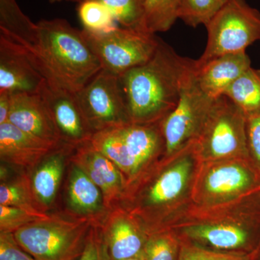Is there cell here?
Wrapping results in <instances>:
<instances>
[{"label":"cell","instance_id":"d590c367","mask_svg":"<svg viewBox=\"0 0 260 260\" xmlns=\"http://www.w3.org/2000/svg\"><path fill=\"white\" fill-rule=\"evenodd\" d=\"M124 260H145L144 256L142 254L141 255L135 256V257L129 258V259Z\"/></svg>","mask_w":260,"mask_h":260},{"label":"cell","instance_id":"4316f807","mask_svg":"<svg viewBox=\"0 0 260 260\" xmlns=\"http://www.w3.org/2000/svg\"><path fill=\"white\" fill-rule=\"evenodd\" d=\"M227 0H180L179 19L192 28L206 25Z\"/></svg>","mask_w":260,"mask_h":260},{"label":"cell","instance_id":"836d02e7","mask_svg":"<svg viewBox=\"0 0 260 260\" xmlns=\"http://www.w3.org/2000/svg\"><path fill=\"white\" fill-rule=\"evenodd\" d=\"M12 95L0 93V124L8 122V117L11 108Z\"/></svg>","mask_w":260,"mask_h":260},{"label":"cell","instance_id":"5bb4252c","mask_svg":"<svg viewBox=\"0 0 260 260\" xmlns=\"http://www.w3.org/2000/svg\"><path fill=\"white\" fill-rule=\"evenodd\" d=\"M8 122L27 134L53 144L61 141L50 114L39 93L12 95Z\"/></svg>","mask_w":260,"mask_h":260},{"label":"cell","instance_id":"74e56055","mask_svg":"<svg viewBox=\"0 0 260 260\" xmlns=\"http://www.w3.org/2000/svg\"><path fill=\"white\" fill-rule=\"evenodd\" d=\"M68 1L78 2V3H80L82 0H68Z\"/></svg>","mask_w":260,"mask_h":260},{"label":"cell","instance_id":"2e32d148","mask_svg":"<svg viewBox=\"0 0 260 260\" xmlns=\"http://www.w3.org/2000/svg\"><path fill=\"white\" fill-rule=\"evenodd\" d=\"M58 145L59 143L53 144L27 134L10 122L0 124L2 161L16 167H32Z\"/></svg>","mask_w":260,"mask_h":260},{"label":"cell","instance_id":"ba28073f","mask_svg":"<svg viewBox=\"0 0 260 260\" xmlns=\"http://www.w3.org/2000/svg\"><path fill=\"white\" fill-rule=\"evenodd\" d=\"M83 34L102 69L120 76L148 61L158 48L160 39L155 34L115 26L107 31Z\"/></svg>","mask_w":260,"mask_h":260},{"label":"cell","instance_id":"8fae6325","mask_svg":"<svg viewBox=\"0 0 260 260\" xmlns=\"http://www.w3.org/2000/svg\"><path fill=\"white\" fill-rule=\"evenodd\" d=\"M172 162L156 177L143 195L142 205L153 212H166L184 200L191 190L198 162L192 143L172 157Z\"/></svg>","mask_w":260,"mask_h":260},{"label":"cell","instance_id":"7402d4cb","mask_svg":"<svg viewBox=\"0 0 260 260\" xmlns=\"http://www.w3.org/2000/svg\"><path fill=\"white\" fill-rule=\"evenodd\" d=\"M45 161L34 173L31 181L34 193L44 208L55 198L64 169V155L55 153Z\"/></svg>","mask_w":260,"mask_h":260},{"label":"cell","instance_id":"277c9868","mask_svg":"<svg viewBox=\"0 0 260 260\" xmlns=\"http://www.w3.org/2000/svg\"><path fill=\"white\" fill-rule=\"evenodd\" d=\"M260 191V172L249 158L198 162L191 198L202 208L241 203Z\"/></svg>","mask_w":260,"mask_h":260},{"label":"cell","instance_id":"ffe728a7","mask_svg":"<svg viewBox=\"0 0 260 260\" xmlns=\"http://www.w3.org/2000/svg\"><path fill=\"white\" fill-rule=\"evenodd\" d=\"M68 198L73 209L84 215L96 213L104 204L100 188L76 165L70 176Z\"/></svg>","mask_w":260,"mask_h":260},{"label":"cell","instance_id":"44dd1931","mask_svg":"<svg viewBox=\"0 0 260 260\" xmlns=\"http://www.w3.org/2000/svg\"><path fill=\"white\" fill-rule=\"evenodd\" d=\"M249 117L260 113V69L251 67L246 70L225 93Z\"/></svg>","mask_w":260,"mask_h":260},{"label":"cell","instance_id":"d4e9b609","mask_svg":"<svg viewBox=\"0 0 260 260\" xmlns=\"http://www.w3.org/2000/svg\"><path fill=\"white\" fill-rule=\"evenodd\" d=\"M181 241L172 229H165L148 235L143 254L145 260H178Z\"/></svg>","mask_w":260,"mask_h":260},{"label":"cell","instance_id":"ac0fdd59","mask_svg":"<svg viewBox=\"0 0 260 260\" xmlns=\"http://www.w3.org/2000/svg\"><path fill=\"white\" fill-rule=\"evenodd\" d=\"M109 260H124L141 255L148 234L124 214L117 213L102 232Z\"/></svg>","mask_w":260,"mask_h":260},{"label":"cell","instance_id":"30bf717a","mask_svg":"<svg viewBox=\"0 0 260 260\" xmlns=\"http://www.w3.org/2000/svg\"><path fill=\"white\" fill-rule=\"evenodd\" d=\"M75 95L93 133L132 122L117 75L102 69Z\"/></svg>","mask_w":260,"mask_h":260},{"label":"cell","instance_id":"8d00e7d4","mask_svg":"<svg viewBox=\"0 0 260 260\" xmlns=\"http://www.w3.org/2000/svg\"><path fill=\"white\" fill-rule=\"evenodd\" d=\"M51 3H58V2H61V0H49Z\"/></svg>","mask_w":260,"mask_h":260},{"label":"cell","instance_id":"603a6c76","mask_svg":"<svg viewBox=\"0 0 260 260\" xmlns=\"http://www.w3.org/2000/svg\"><path fill=\"white\" fill-rule=\"evenodd\" d=\"M0 205L20 208L44 220L51 217L44 213L45 209L37 199L32 184L26 177L1 183Z\"/></svg>","mask_w":260,"mask_h":260},{"label":"cell","instance_id":"f1b7e54d","mask_svg":"<svg viewBox=\"0 0 260 260\" xmlns=\"http://www.w3.org/2000/svg\"><path fill=\"white\" fill-rule=\"evenodd\" d=\"M42 220L44 219L25 210L0 205V232L15 233L28 224Z\"/></svg>","mask_w":260,"mask_h":260},{"label":"cell","instance_id":"1f68e13d","mask_svg":"<svg viewBox=\"0 0 260 260\" xmlns=\"http://www.w3.org/2000/svg\"><path fill=\"white\" fill-rule=\"evenodd\" d=\"M78 260H109L102 232L91 227L82 255Z\"/></svg>","mask_w":260,"mask_h":260},{"label":"cell","instance_id":"f35d334b","mask_svg":"<svg viewBox=\"0 0 260 260\" xmlns=\"http://www.w3.org/2000/svg\"></svg>","mask_w":260,"mask_h":260},{"label":"cell","instance_id":"52a82bcc","mask_svg":"<svg viewBox=\"0 0 260 260\" xmlns=\"http://www.w3.org/2000/svg\"><path fill=\"white\" fill-rule=\"evenodd\" d=\"M205 27L208 42L198 64L223 54L245 52L260 41V12L246 0H227Z\"/></svg>","mask_w":260,"mask_h":260},{"label":"cell","instance_id":"e575fe53","mask_svg":"<svg viewBox=\"0 0 260 260\" xmlns=\"http://www.w3.org/2000/svg\"><path fill=\"white\" fill-rule=\"evenodd\" d=\"M252 260H260V246L258 250L256 251L255 254L251 256Z\"/></svg>","mask_w":260,"mask_h":260},{"label":"cell","instance_id":"4dcf8cb0","mask_svg":"<svg viewBox=\"0 0 260 260\" xmlns=\"http://www.w3.org/2000/svg\"><path fill=\"white\" fill-rule=\"evenodd\" d=\"M0 260H35L24 250L14 233L0 232Z\"/></svg>","mask_w":260,"mask_h":260},{"label":"cell","instance_id":"3957f363","mask_svg":"<svg viewBox=\"0 0 260 260\" xmlns=\"http://www.w3.org/2000/svg\"><path fill=\"white\" fill-rule=\"evenodd\" d=\"M183 242L226 254L252 256L260 246V192L237 218L220 217L171 228Z\"/></svg>","mask_w":260,"mask_h":260},{"label":"cell","instance_id":"6da1fadb","mask_svg":"<svg viewBox=\"0 0 260 260\" xmlns=\"http://www.w3.org/2000/svg\"><path fill=\"white\" fill-rule=\"evenodd\" d=\"M194 60L183 57L160 39L155 54L144 64L119 76L130 120L160 122L177 106Z\"/></svg>","mask_w":260,"mask_h":260},{"label":"cell","instance_id":"9c48e42d","mask_svg":"<svg viewBox=\"0 0 260 260\" xmlns=\"http://www.w3.org/2000/svg\"><path fill=\"white\" fill-rule=\"evenodd\" d=\"M215 99L200 89L194 77V63L181 88L176 107L160 121L168 157L180 153L194 143Z\"/></svg>","mask_w":260,"mask_h":260},{"label":"cell","instance_id":"7c38bea8","mask_svg":"<svg viewBox=\"0 0 260 260\" xmlns=\"http://www.w3.org/2000/svg\"><path fill=\"white\" fill-rule=\"evenodd\" d=\"M38 93L45 104L61 140L75 144L90 141L94 133L84 116L75 93L46 80Z\"/></svg>","mask_w":260,"mask_h":260},{"label":"cell","instance_id":"f546056e","mask_svg":"<svg viewBox=\"0 0 260 260\" xmlns=\"http://www.w3.org/2000/svg\"><path fill=\"white\" fill-rule=\"evenodd\" d=\"M178 260H252L250 256L217 252L181 241L180 254Z\"/></svg>","mask_w":260,"mask_h":260},{"label":"cell","instance_id":"7a4b0ae2","mask_svg":"<svg viewBox=\"0 0 260 260\" xmlns=\"http://www.w3.org/2000/svg\"><path fill=\"white\" fill-rule=\"evenodd\" d=\"M24 50L47 81L74 93L102 70L83 31L64 19L37 23L35 42Z\"/></svg>","mask_w":260,"mask_h":260},{"label":"cell","instance_id":"5b68a950","mask_svg":"<svg viewBox=\"0 0 260 260\" xmlns=\"http://www.w3.org/2000/svg\"><path fill=\"white\" fill-rule=\"evenodd\" d=\"M198 162L232 158H250L246 117L225 95L214 102L199 135L192 143Z\"/></svg>","mask_w":260,"mask_h":260},{"label":"cell","instance_id":"4fadbf2b","mask_svg":"<svg viewBox=\"0 0 260 260\" xmlns=\"http://www.w3.org/2000/svg\"><path fill=\"white\" fill-rule=\"evenodd\" d=\"M44 80L23 48L0 35V93H38Z\"/></svg>","mask_w":260,"mask_h":260},{"label":"cell","instance_id":"d6986e66","mask_svg":"<svg viewBox=\"0 0 260 260\" xmlns=\"http://www.w3.org/2000/svg\"><path fill=\"white\" fill-rule=\"evenodd\" d=\"M37 23L20 9L16 0H0V35L25 49L35 42Z\"/></svg>","mask_w":260,"mask_h":260},{"label":"cell","instance_id":"8992f818","mask_svg":"<svg viewBox=\"0 0 260 260\" xmlns=\"http://www.w3.org/2000/svg\"><path fill=\"white\" fill-rule=\"evenodd\" d=\"M50 218L28 224L14 233L20 246L35 260H77L83 254L91 221Z\"/></svg>","mask_w":260,"mask_h":260},{"label":"cell","instance_id":"83f0119b","mask_svg":"<svg viewBox=\"0 0 260 260\" xmlns=\"http://www.w3.org/2000/svg\"><path fill=\"white\" fill-rule=\"evenodd\" d=\"M78 16L84 29L88 31H107L116 26L114 15L107 6L97 0H83L79 3Z\"/></svg>","mask_w":260,"mask_h":260},{"label":"cell","instance_id":"cb8c5ba5","mask_svg":"<svg viewBox=\"0 0 260 260\" xmlns=\"http://www.w3.org/2000/svg\"><path fill=\"white\" fill-rule=\"evenodd\" d=\"M180 0H145V31L166 32L179 19Z\"/></svg>","mask_w":260,"mask_h":260},{"label":"cell","instance_id":"d6a6232c","mask_svg":"<svg viewBox=\"0 0 260 260\" xmlns=\"http://www.w3.org/2000/svg\"><path fill=\"white\" fill-rule=\"evenodd\" d=\"M246 134L249 156L260 172V113L246 118Z\"/></svg>","mask_w":260,"mask_h":260},{"label":"cell","instance_id":"9a60e30c","mask_svg":"<svg viewBox=\"0 0 260 260\" xmlns=\"http://www.w3.org/2000/svg\"><path fill=\"white\" fill-rule=\"evenodd\" d=\"M251 67L246 52L223 54L198 64L194 60V77L200 89L213 99L225 95L229 87Z\"/></svg>","mask_w":260,"mask_h":260},{"label":"cell","instance_id":"e0dca14e","mask_svg":"<svg viewBox=\"0 0 260 260\" xmlns=\"http://www.w3.org/2000/svg\"><path fill=\"white\" fill-rule=\"evenodd\" d=\"M73 160L100 188L106 206L121 194L124 185L122 172L112 160L95 150L90 142L80 145Z\"/></svg>","mask_w":260,"mask_h":260},{"label":"cell","instance_id":"484cf974","mask_svg":"<svg viewBox=\"0 0 260 260\" xmlns=\"http://www.w3.org/2000/svg\"><path fill=\"white\" fill-rule=\"evenodd\" d=\"M97 1L100 2L107 7L108 9L110 10L111 13L114 15L116 21L120 23L123 28L145 32L144 27L145 0H97Z\"/></svg>","mask_w":260,"mask_h":260}]
</instances>
